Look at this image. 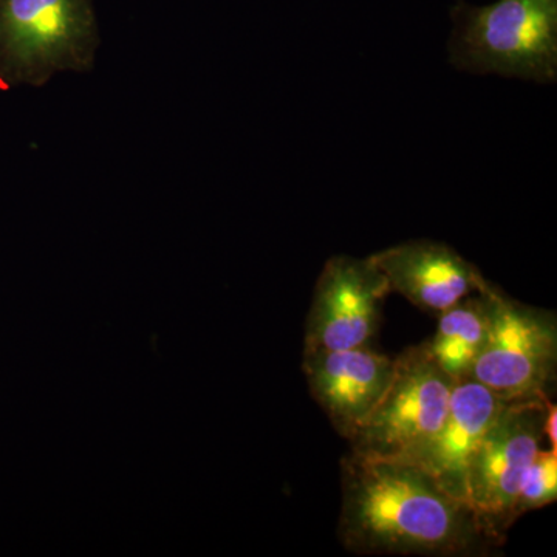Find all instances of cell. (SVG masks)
Instances as JSON below:
<instances>
[{
	"instance_id": "1",
	"label": "cell",
	"mask_w": 557,
	"mask_h": 557,
	"mask_svg": "<svg viewBox=\"0 0 557 557\" xmlns=\"http://www.w3.org/2000/svg\"><path fill=\"white\" fill-rule=\"evenodd\" d=\"M341 487L338 537L355 555L475 557L500 547L417 465L348 453Z\"/></svg>"
},
{
	"instance_id": "2",
	"label": "cell",
	"mask_w": 557,
	"mask_h": 557,
	"mask_svg": "<svg viewBox=\"0 0 557 557\" xmlns=\"http://www.w3.org/2000/svg\"><path fill=\"white\" fill-rule=\"evenodd\" d=\"M450 17L454 67L475 75L555 83L557 0H497L486 7L458 0Z\"/></svg>"
},
{
	"instance_id": "3",
	"label": "cell",
	"mask_w": 557,
	"mask_h": 557,
	"mask_svg": "<svg viewBox=\"0 0 557 557\" xmlns=\"http://www.w3.org/2000/svg\"><path fill=\"white\" fill-rule=\"evenodd\" d=\"M100 44L91 0H0V86H42L60 70L94 65Z\"/></svg>"
},
{
	"instance_id": "4",
	"label": "cell",
	"mask_w": 557,
	"mask_h": 557,
	"mask_svg": "<svg viewBox=\"0 0 557 557\" xmlns=\"http://www.w3.org/2000/svg\"><path fill=\"white\" fill-rule=\"evenodd\" d=\"M480 292L490 307V329L468 379L505 403L549 398L557 364L555 313L509 298L487 278Z\"/></svg>"
},
{
	"instance_id": "5",
	"label": "cell",
	"mask_w": 557,
	"mask_h": 557,
	"mask_svg": "<svg viewBox=\"0 0 557 557\" xmlns=\"http://www.w3.org/2000/svg\"><path fill=\"white\" fill-rule=\"evenodd\" d=\"M456 381L429 354L426 343L395 358V373L372 416L350 440V453L413 463L437 434Z\"/></svg>"
},
{
	"instance_id": "6",
	"label": "cell",
	"mask_w": 557,
	"mask_h": 557,
	"mask_svg": "<svg viewBox=\"0 0 557 557\" xmlns=\"http://www.w3.org/2000/svg\"><path fill=\"white\" fill-rule=\"evenodd\" d=\"M547 399L505 403L469 472V508L487 536L500 545L516 522L520 483L541 449Z\"/></svg>"
},
{
	"instance_id": "7",
	"label": "cell",
	"mask_w": 557,
	"mask_h": 557,
	"mask_svg": "<svg viewBox=\"0 0 557 557\" xmlns=\"http://www.w3.org/2000/svg\"><path fill=\"white\" fill-rule=\"evenodd\" d=\"M388 293L386 277L372 259L330 258L314 287L304 351L368 346Z\"/></svg>"
},
{
	"instance_id": "8",
	"label": "cell",
	"mask_w": 557,
	"mask_h": 557,
	"mask_svg": "<svg viewBox=\"0 0 557 557\" xmlns=\"http://www.w3.org/2000/svg\"><path fill=\"white\" fill-rule=\"evenodd\" d=\"M311 397L341 437L350 442L380 405L395 373V358L369 346L304 351Z\"/></svg>"
},
{
	"instance_id": "9",
	"label": "cell",
	"mask_w": 557,
	"mask_h": 557,
	"mask_svg": "<svg viewBox=\"0 0 557 557\" xmlns=\"http://www.w3.org/2000/svg\"><path fill=\"white\" fill-rule=\"evenodd\" d=\"M386 277L391 292L412 306L442 313L480 292L486 278L474 263L442 242L409 240L369 256Z\"/></svg>"
},
{
	"instance_id": "10",
	"label": "cell",
	"mask_w": 557,
	"mask_h": 557,
	"mask_svg": "<svg viewBox=\"0 0 557 557\" xmlns=\"http://www.w3.org/2000/svg\"><path fill=\"white\" fill-rule=\"evenodd\" d=\"M504 405L478 381H457L442 426L412 465L423 469L448 496L468 505L469 472Z\"/></svg>"
},
{
	"instance_id": "11",
	"label": "cell",
	"mask_w": 557,
	"mask_h": 557,
	"mask_svg": "<svg viewBox=\"0 0 557 557\" xmlns=\"http://www.w3.org/2000/svg\"><path fill=\"white\" fill-rule=\"evenodd\" d=\"M490 329V307L483 292L458 300L438 313L437 332L424 341L432 359L450 380L468 379L485 346Z\"/></svg>"
},
{
	"instance_id": "12",
	"label": "cell",
	"mask_w": 557,
	"mask_h": 557,
	"mask_svg": "<svg viewBox=\"0 0 557 557\" xmlns=\"http://www.w3.org/2000/svg\"><path fill=\"white\" fill-rule=\"evenodd\" d=\"M557 498V449L541 450L531 461L516 500L515 518L555 504Z\"/></svg>"
},
{
	"instance_id": "13",
	"label": "cell",
	"mask_w": 557,
	"mask_h": 557,
	"mask_svg": "<svg viewBox=\"0 0 557 557\" xmlns=\"http://www.w3.org/2000/svg\"><path fill=\"white\" fill-rule=\"evenodd\" d=\"M557 408L552 405L549 398L545 401V418H544V435H547L548 442L552 443L553 449H557Z\"/></svg>"
}]
</instances>
